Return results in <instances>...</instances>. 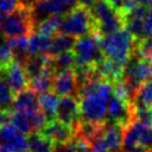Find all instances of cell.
<instances>
[{
  "instance_id": "obj_1",
  "label": "cell",
  "mask_w": 152,
  "mask_h": 152,
  "mask_svg": "<svg viewBox=\"0 0 152 152\" xmlns=\"http://www.w3.org/2000/svg\"><path fill=\"white\" fill-rule=\"evenodd\" d=\"M113 95V83L94 77L77 89L81 121L102 125L107 119V108Z\"/></svg>"
},
{
  "instance_id": "obj_2",
  "label": "cell",
  "mask_w": 152,
  "mask_h": 152,
  "mask_svg": "<svg viewBox=\"0 0 152 152\" xmlns=\"http://www.w3.org/2000/svg\"><path fill=\"white\" fill-rule=\"evenodd\" d=\"M104 57L125 66L137 48V40L127 28H120L110 34L100 37Z\"/></svg>"
},
{
  "instance_id": "obj_3",
  "label": "cell",
  "mask_w": 152,
  "mask_h": 152,
  "mask_svg": "<svg viewBox=\"0 0 152 152\" xmlns=\"http://www.w3.org/2000/svg\"><path fill=\"white\" fill-rule=\"evenodd\" d=\"M152 78V61L140 56L135 50L124 66L121 82L126 87L131 100L134 99L138 88Z\"/></svg>"
},
{
  "instance_id": "obj_4",
  "label": "cell",
  "mask_w": 152,
  "mask_h": 152,
  "mask_svg": "<svg viewBox=\"0 0 152 152\" xmlns=\"http://www.w3.org/2000/svg\"><path fill=\"white\" fill-rule=\"evenodd\" d=\"M72 52L75 56V66L96 68V65L104 58L100 44V36L95 32L75 39Z\"/></svg>"
},
{
  "instance_id": "obj_5",
  "label": "cell",
  "mask_w": 152,
  "mask_h": 152,
  "mask_svg": "<svg viewBox=\"0 0 152 152\" xmlns=\"http://www.w3.org/2000/svg\"><path fill=\"white\" fill-rule=\"evenodd\" d=\"M89 10L95 24L94 32L100 37L110 34L125 25L124 15L114 10L106 0H97Z\"/></svg>"
},
{
  "instance_id": "obj_6",
  "label": "cell",
  "mask_w": 152,
  "mask_h": 152,
  "mask_svg": "<svg viewBox=\"0 0 152 152\" xmlns=\"http://www.w3.org/2000/svg\"><path fill=\"white\" fill-rule=\"evenodd\" d=\"M95 24L90 10L84 6H76L62 18L61 32L78 38L94 32Z\"/></svg>"
},
{
  "instance_id": "obj_7",
  "label": "cell",
  "mask_w": 152,
  "mask_h": 152,
  "mask_svg": "<svg viewBox=\"0 0 152 152\" xmlns=\"http://www.w3.org/2000/svg\"><path fill=\"white\" fill-rule=\"evenodd\" d=\"M33 30L34 23L32 20L30 10L20 6L15 11L8 13L0 26V32L6 38L27 36L31 34Z\"/></svg>"
},
{
  "instance_id": "obj_8",
  "label": "cell",
  "mask_w": 152,
  "mask_h": 152,
  "mask_svg": "<svg viewBox=\"0 0 152 152\" xmlns=\"http://www.w3.org/2000/svg\"><path fill=\"white\" fill-rule=\"evenodd\" d=\"M124 141V127L106 122L89 144L94 152H119Z\"/></svg>"
},
{
  "instance_id": "obj_9",
  "label": "cell",
  "mask_w": 152,
  "mask_h": 152,
  "mask_svg": "<svg viewBox=\"0 0 152 152\" xmlns=\"http://www.w3.org/2000/svg\"><path fill=\"white\" fill-rule=\"evenodd\" d=\"M106 121L126 128L133 121L132 101L113 94L108 103Z\"/></svg>"
},
{
  "instance_id": "obj_10",
  "label": "cell",
  "mask_w": 152,
  "mask_h": 152,
  "mask_svg": "<svg viewBox=\"0 0 152 152\" xmlns=\"http://www.w3.org/2000/svg\"><path fill=\"white\" fill-rule=\"evenodd\" d=\"M28 140L26 134L18 131L12 122L0 127V152H27Z\"/></svg>"
},
{
  "instance_id": "obj_11",
  "label": "cell",
  "mask_w": 152,
  "mask_h": 152,
  "mask_svg": "<svg viewBox=\"0 0 152 152\" xmlns=\"http://www.w3.org/2000/svg\"><path fill=\"white\" fill-rule=\"evenodd\" d=\"M71 10L61 0H38L31 7V17L36 24L50 15H65Z\"/></svg>"
},
{
  "instance_id": "obj_12",
  "label": "cell",
  "mask_w": 152,
  "mask_h": 152,
  "mask_svg": "<svg viewBox=\"0 0 152 152\" xmlns=\"http://www.w3.org/2000/svg\"><path fill=\"white\" fill-rule=\"evenodd\" d=\"M56 119L76 128V126L80 124V102L76 95H69V96H62L59 100Z\"/></svg>"
},
{
  "instance_id": "obj_13",
  "label": "cell",
  "mask_w": 152,
  "mask_h": 152,
  "mask_svg": "<svg viewBox=\"0 0 152 152\" xmlns=\"http://www.w3.org/2000/svg\"><path fill=\"white\" fill-rule=\"evenodd\" d=\"M0 72L2 74L6 82L15 94L26 89V87L28 86V77L26 75L24 65L14 59L11 61L4 68H1Z\"/></svg>"
},
{
  "instance_id": "obj_14",
  "label": "cell",
  "mask_w": 152,
  "mask_h": 152,
  "mask_svg": "<svg viewBox=\"0 0 152 152\" xmlns=\"http://www.w3.org/2000/svg\"><path fill=\"white\" fill-rule=\"evenodd\" d=\"M78 89V83L76 78L75 70L68 69L57 71L52 77V91H55L59 96H69L76 95Z\"/></svg>"
},
{
  "instance_id": "obj_15",
  "label": "cell",
  "mask_w": 152,
  "mask_h": 152,
  "mask_svg": "<svg viewBox=\"0 0 152 152\" xmlns=\"http://www.w3.org/2000/svg\"><path fill=\"white\" fill-rule=\"evenodd\" d=\"M40 133L52 144H57L71 140L75 137V128L57 119H52L48 120L45 126L40 129Z\"/></svg>"
},
{
  "instance_id": "obj_16",
  "label": "cell",
  "mask_w": 152,
  "mask_h": 152,
  "mask_svg": "<svg viewBox=\"0 0 152 152\" xmlns=\"http://www.w3.org/2000/svg\"><path fill=\"white\" fill-rule=\"evenodd\" d=\"M37 95L38 94H36L32 89H24L17 93L12 103V110L21 113H32L40 109Z\"/></svg>"
},
{
  "instance_id": "obj_17",
  "label": "cell",
  "mask_w": 152,
  "mask_h": 152,
  "mask_svg": "<svg viewBox=\"0 0 152 152\" xmlns=\"http://www.w3.org/2000/svg\"><path fill=\"white\" fill-rule=\"evenodd\" d=\"M147 129H148V126L137 120H133L124 131V141H122L124 151L129 150L137 145H141Z\"/></svg>"
},
{
  "instance_id": "obj_18",
  "label": "cell",
  "mask_w": 152,
  "mask_h": 152,
  "mask_svg": "<svg viewBox=\"0 0 152 152\" xmlns=\"http://www.w3.org/2000/svg\"><path fill=\"white\" fill-rule=\"evenodd\" d=\"M96 71L101 78L107 80L112 83H115L121 80L122 72H124V66L118 64L116 62L104 57L96 65Z\"/></svg>"
},
{
  "instance_id": "obj_19",
  "label": "cell",
  "mask_w": 152,
  "mask_h": 152,
  "mask_svg": "<svg viewBox=\"0 0 152 152\" xmlns=\"http://www.w3.org/2000/svg\"><path fill=\"white\" fill-rule=\"evenodd\" d=\"M53 69L51 64L44 69L40 74L28 80V87L32 89L36 94H44L46 91H50L52 89V77H53Z\"/></svg>"
},
{
  "instance_id": "obj_20",
  "label": "cell",
  "mask_w": 152,
  "mask_h": 152,
  "mask_svg": "<svg viewBox=\"0 0 152 152\" xmlns=\"http://www.w3.org/2000/svg\"><path fill=\"white\" fill-rule=\"evenodd\" d=\"M50 64H51V57L49 55H46V53H40V55L28 56L23 65L25 68L27 77L30 80V78L37 76L38 74H40Z\"/></svg>"
},
{
  "instance_id": "obj_21",
  "label": "cell",
  "mask_w": 152,
  "mask_h": 152,
  "mask_svg": "<svg viewBox=\"0 0 152 152\" xmlns=\"http://www.w3.org/2000/svg\"><path fill=\"white\" fill-rule=\"evenodd\" d=\"M59 95H57L55 91H46L44 94H40L38 96L39 108L45 114L48 120L56 119L58 104H59Z\"/></svg>"
},
{
  "instance_id": "obj_22",
  "label": "cell",
  "mask_w": 152,
  "mask_h": 152,
  "mask_svg": "<svg viewBox=\"0 0 152 152\" xmlns=\"http://www.w3.org/2000/svg\"><path fill=\"white\" fill-rule=\"evenodd\" d=\"M51 44V37H46L39 32L33 31L28 37H27V50H28V56L32 55H40V53H46L50 49Z\"/></svg>"
},
{
  "instance_id": "obj_23",
  "label": "cell",
  "mask_w": 152,
  "mask_h": 152,
  "mask_svg": "<svg viewBox=\"0 0 152 152\" xmlns=\"http://www.w3.org/2000/svg\"><path fill=\"white\" fill-rule=\"evenodd\" d=\"M74 43H75L74 37L65 34L63 32L57 33L51 39V44H50V49L48 51V55L50 57H53L56 55H59V53H63L66 51H71Z\"/></svg>"
},
{
  "instance_id": "obj_24",
  "label": "cell",
  "mask_w": 152,
  "mask_h": 152,
  "mask_svg": "<svg viewBox=\"0 0 152 152\" xmlns=\"http://www.w3.org/2000/svg\"><path fill=\"white\" fill-rule=\"evenodd\" d=\"M62 18L61 15H50L38 24L34 25L36 32H39L46 37H53L61 31V25H62Z\"/></svg>"
},
{
  "instance_id": "obj_25",
  "label": "cell",
  "mask_w": 152,
  "mask_h": 152,
  "mask_svg": "<svg viewBox=\"0 0 152 152\" xmlns=\"http://www.w3.org/2000/svg\"><path fill=\"white\" fill-rule=\"evenodd\" d=\"M8 44L11 46L13 59L24 64V62L28 57V50H27V36H19L13 38H7Z\"/></svg>"
},
{
  "instance_id": "obj_26",
  "label": "cell",
  "mask_w": 152,
  "mask_h": 152,
  "mask_svg": "<svg viewBox=\"0 0 152 152\" xmlns=\"http://www.w3.org/2000/svg\"><path fill=\"white\" fill-rule=\"evenodd\" d=\"M27 140L30 152H53V144L40 132H33L28 134Z\"/></svg>"
},
{
  "instance_id": "obj_27",
  "label": "cell",
  "mask_w": 152,
  "mask_h": 152,
  "mask_svg": "<svg viewBox=\"0 0 152 152\" xmlns=\"http://www.w3.org/2000/svg\"><path fill=\"white\" fill-rule=\"evenodd\" d=\"M75 65L76 63H75V56H74L72 50L51 57V66L55 72L72 69L75 68Z\"/></svg>"
},
{
  "instance_id": "obj_28",
  "label": "cell",
  "mask_w": 152,
  "mask_h": 152,
  "mask_svg": "<svg viewBox=\"0 0 152 152\" xmlns=\"http://www.w3.org/2000/svg\"><path fill=\"white\" fill-rule=\"evenodd\" d=\"M10 120L11 122L18 128V131H20L21 133L28 135L31 133H33V128H32V122H31V115L30 113H21V112H13L10 115Z\"/></svg>"
},
{
  "instance_id": "obj_29",
  "label": "cell",
  "mask_w": 152,
  "mask_h": 152,
  "mask_svg": "<svg viewBox=\"0 0 152 152\" xmlns=\"http://www.w3.org/2000/svg\"><path fill=\"white\" fill-rule=\"evenodd\" d=\"M13 90L6 82L5 77L0 72V110L8 112L12 109V103L14 100Z\"/></svg>"
},
{
  "instance_id": "obj_30",
  "label": "cell",
  "mask_w": 152,
  "mask_h": 152,
  "mask_svg": "<svg viewBox=\"0 0 152 152\" xmlns=\"http://www.w3.org/2000/svg\"><path fill=\"white\" fill-rule=\"evenodd\" d=\"M134 103L152 107V78L144 82L138 88L134 96Z\"/></svg>"
},
{
  "instance_id": "obj_31",
  "label": "cell",
  "mask_w": 152,
  "mask_h": 152,
  "mask_svg": "<svg viewBox=\"0 0 152 152\" xmlns=\"http://www.w3.org/2000/svg\"><path fill=\"white\" fill-rule=\"evenodd\" d=\"M133 120H137L148 127H152V107L133 104Z\"/></svg>"
},
{
  "instance_id": "obj_32",
  "label": "cell",
  "mask_w": 152,
  "mask_h": 152,
  "mask_svg": "<svg viewBox=\"0 0 152 152\" xmlns=\"http://www.w3.org/2000/svg\"><path fill=\"white\" fill-rule=\"evenodd\" d=\"M84 145H87L86 141L81 140L77 137H74L69 141L53 144V152H80V150Z\"/></svg>"
},
{
  "instance_id": "obj_33",
  "label": "cell",
  "mask_w": 152,
  "mask_h": 152,
  "mask_svg": "<svg viewBox=\"0 0 152 152\" xmlns=\"http://www.w3.org/2000/svg\"><path fill=\"white\" fill-rule=\"evenodd\" d=\"M11 61H13V53L8 40L4 34H0V69L7 65Z\"/></svg>"
},
{
  "instance_id": "obj_34",
  "label": "cell",
  "mask_w": 152,
  "mask_h": 152,
  "mask_svg": "<svg viewBox=\"0 0 152 152\" xmlns=\"http://www.w3.org/2000/svg\"><path fill=\"white\" fill-rule=\"evenodd\" d=\"M114 10H116L118 12H120L122 15L128 12L132 7H131V0H106Z\"/></svg>"
},
{
  "instance_id": "obj_35",
  "label": "cell",
  "mask_w": 152,
  "mask_h": 152,
  "mask_svg": "<svg viewBox=\"0 0 152 152\" xmlns=\"http://www.w3.org/2000/svg\"><path fill=\"white\" fill-rule=\"evenodd\" d=\"M19 7L18 0H0V10L5 13H11Z\"/></svg>"
},
{
  "instance_id": "obj_36",
  "label": "cell",
  "mask_w": 152,
  "mask_h": 152,
  "mask_svg": "<svg viewBox=\"0 0 152 152\" xmlns=\"http://www.w3.org/2000/svg\"><path fill=\"white\" fill-rule=\"evenodd\" d=\"M142 146H146L147 148L152 150V127H148L144 139H142V142H141Z\"/></svg>"
},
{
  "instance_id": "obj_37",
  "label": "cell",
  "mask_w": 152,
  "mask_h": 152,
  "mask_svg": "<svg viewBox=\"0 0 152 152\" xmlns=\"http://www.w3.org/2000/svg\"><path fill=\"white\" fill-rule=\"evenodd\" d=\"M124 152H151V150L147 148L146 146L137 145V146H134V147H132V148H129V150H126V151H124Z\"/></svg>"
},
{
  "instance_id": "obj_38",
  "label": "cell",
  "mask_w": 152,
  "mask_h": 152,
  "mask_svg": "<svg viewBox=\"0 0 152 152\" xmlns=\"http://www.w3.org/2000/svg\"><path fill=\"white\" fill-rule=\"evenodd\" d=\"M62 2H64L70 10H72V8H75L76 6H78L80 5V2H78V0H61Z\"/></svg>"
},
{
  "instance_id": "obj_39",
  "label": "cell",
  "mask_w": 152,
  "mask_h": 152,
  "mask_svg": "<svg viewBox=\"0 0 152 152\" xmlns=\"http://www.w3.org/2000/svg\"><path fill=\"white\" fill-rule=\"evenodd\" d=\"M96 1H97V0H78L80 5H81V6H84V7H87V8H90Z\"/></svg>"
},
{
  "instance_id": "obj_40",
  "label": "cell",
  "mask_w": 152,
  "mask_h": 152,
  "mask_svg": "<svg viewBox=\"0 0 152 152\" xmlns=\"http://www.w3.org/2000/svg\"><path fill=\"white\" fill-rule=\"evenodd\" d=\"M8 112H4V110H0V127L6 122V120L8 119Z\"/></svg>"
},
{
  "instance_id": "obj_41",
  "label": "cell",
  "mask_w": 152,
  "mask_h": 152,
  "mask_svg": "<svg viewBox=\"0 0 152 152\" xmlns=\"http://www.w3.org/2000/svg\"><path fill=\"white\" fill-rule=\"evenodd\" d=\"M5 12L2 11V10H0V26H1V24H2V21H4V19H5Z\"/></svg>"
},
{
  "instance_id": "obj_42",
  "label": "cell",
  "mask_w": 152,
  "mask_h": 152,
  "mask_svg": "<svg viewBox=\"0 0 152 152\" xmlns=\"http://www.w3.org/2000/svg\"><path fill=\"white\" fill-rule=\"evenodd\" d=\"M34 1H38V0H34Z\"/></svg>"
},
{
  "instance_id": "obj_43",
  "label": "cell",
  "mask_w": 152,
  "mask_h": 152,
  "mask_svg": "<svg viewBox=\"0 0 152 152\" xmlns=\"http://www.w3.org/2000/svg\"><path fill=\"white\" fill-rule=\"evenodd\" d=\"M151 152H152V150H151Z\"/></svg>"
}]
</instances>
